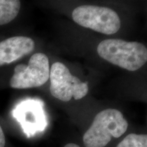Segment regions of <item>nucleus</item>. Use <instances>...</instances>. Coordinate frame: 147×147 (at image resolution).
Here are the masks:
<instances>
[{
	"label": "nucleus",
	"mask_w": 147,
	"mask_h": 147,
	"mask_svg": "<svg viewBox=\"0 0 147 147\" xmlns=\"http://www.w3.org/2000/svg\"><path fill=\"white\" fill-rule=\"evenodd\" d=\"M97 52L101 58L128 71L138 70L147 61L146 47L138 42L105 40L97 46Z\"/></svg>",
	"instance_id": "nucleus-1"
},
{
	"label": "nucleus",
	"mask_w": 147,
	"mask_h": 147,
	"mask_svg": "<svg viewBox=\"0 0 147 147\" xmlns=\"http://www.w3.org/2000/svg\"><path fill=\"white\" fill-rule=\"evenodd\" d=\"M64 147H80V146L76 144H74V143H69V144H66Z\"/></svg>",
	"instance_id": "nucleus-11"
},
{
	"label": "nucleus",
	"mask_w": 147,
	"mask_h": 147,
	"mask_svg": "<svg viewBox=\"0 0 147 147\" xmlns=\"http://www.w3.org/2000/svg\"><path fill=\"white\" fill-rule=\"evenodd\" d=\"M50 91L55 98L62 102H69L71 98L78 100L83 98L89 91L87 82H82L73 76L66 66L55 62L50 68Z\"/></svg>",
	"instance_id": "nucleus-4"
},
{
	"label": "nucleus",
	"mask_w": 147,
	"mask_h": 147,
	"mask_svg": "<svg viewBox=\"0 0 147 147\" xmlns=\"http://www.w3.org/2000/svg\"><path fill=\"white\" fill-rule=\"evenodd\" d=\"M21 1L17 0H0V25H6L17 16Z\"/></svg>",
	"instance_id": "nucleus-8"
},
{
	"label": "nucleus",
	"mask_w": 147,
	"mask_h": 147,
	"mask_svg": "<svg viewBox=\"0 0 147 147\" xmlns=\"http://www.w3.org/2000/svg\"><path fill=\"white\" fill-rule=\"evenodd\" d=\"M128 123L118 110L106 109L95 116L91 125L83 136L86 147H104L112 138H118L125 133Z\"/></svg>",
	"instance_id": "nucleus-2"
},
{
	"label": "nucleus",
	"mask_w": 147,
	"mask_h": 147,
	"mask_svg": "<svg viewBox=\"0 0 147 147\" xmlns=\"http://www.w3.org/2000/svg\"><path fill=\"white\" fill-rule=\"evenodd\" d=\"M49 74V58L44 53H37L31 57L28 65L19 64L16 66L10 85L18 89L38 87L48 81Z\"/></svg>",
	"instance_id": "nucleus-5"
},
{
	"label": "nucleus",
	"mask_w": 147,
	"mask_h": 147,
	"mask_svg": "<svg viewBox=\"0 0 147 147\" xmlns=\"http://www.w3.org/2000/svg\"><path fill=\"white\" fill-rule=\"evenodd\" d=\"M5 144V136L3 134V131L1 128V125H0V147H4Z\"/></svg>",
	"instance_id": "nucleus-10"
},
{
	"label": "nucleus",
	"mask_w": 147,
	"mask_h": 147,
	"mask_svg": "<svg viewBox=\"0 0 147 147\" xmlns=\"http://www.w3.org/2000/svg\"><path fill=\"white\" fill-rule=\"evenodd\" d=\"M72 18L80 26L106 35L115 34L121 27L118 14L106 7L80 5L74 10Z\"/></svg>",
	"instance_id": "nucleus-3"
},
{
	"label": "nucleus",
	"mask_w": 147,
	"mask_h": 147,
	"mask_svg": "<svg viewBox=\"0 0 147 147\" xmlns=\"http://www.w3.org/2000/svg\"><path fill=\"white\" fill-rule=\"evenodd\" d=\"M12 115L28 138L43 131L47 126L43 105L40 100H27L20 102L13 110Z\"/></svg>",
	"instance_id": "nucleus-6"
},
{
	"label": "nucleus",
	"mask_w": 147,
	"mask_h": 147,
	"mask_svg": "<svg viewBox=\"0 0 147 147\" xmlns=\"http://www.w3.org/2000/svg\"><path fill=\"white\" fill-rule=\"evenodd\" d=\"M35 49V42L25 36H14L0 42V66L13 63Z\"/></svg>",
	"instance_id": "nucleus-7"
},
{
	"label": "nucleus",
	"mask_w": 147,
	"mask_h": 147,
	"mask_svg": "<svg viewBox=\"0 0 147 147\" xmlns=\"http://www.w3.org/2000/svg\"><path fill=\"white\" fill-rule=\"evenodd\" d=\"M117 147H147V135L130 134Z\"/></svg>",
	"instance_id": "nucleus-9"
}]
</instances>
